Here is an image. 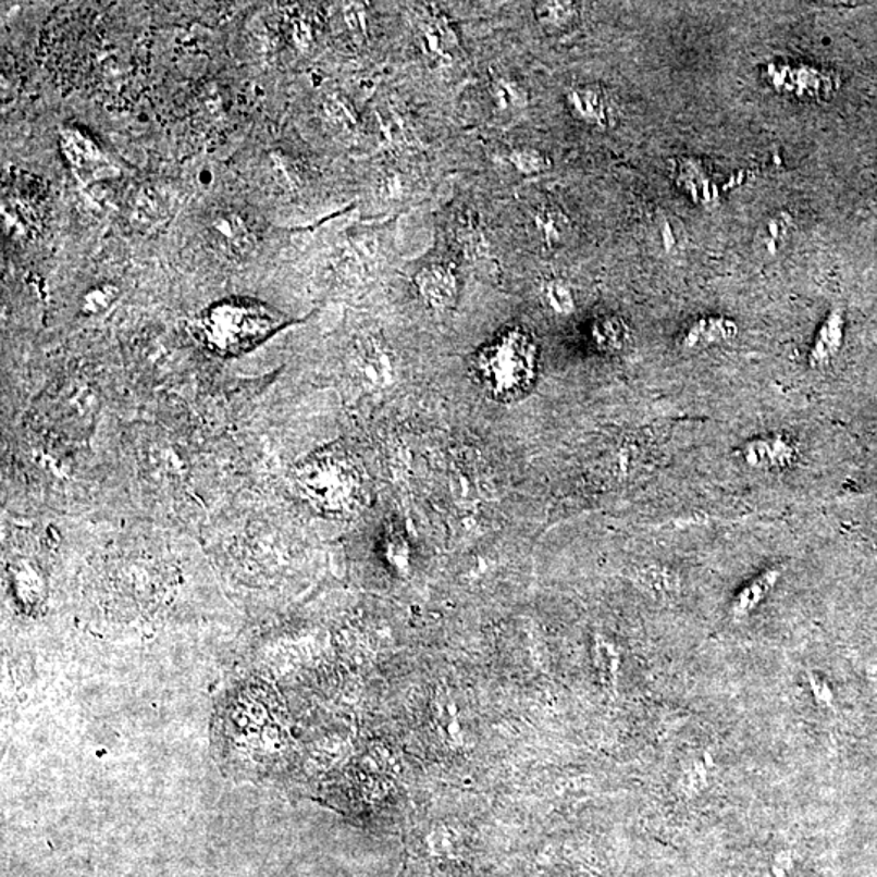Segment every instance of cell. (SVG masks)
<instances>
[{"instance_id":"obj_25","label":"cell","mask_w":877,"mask_h":877,"mask_svg":"<svg viewBox=\"0 0 877 877\" xmlns=\"http://www.w3.org/2000/svg\"><path fill=\"white\" fill-rule=\"evenodd\" d=\"M387 532L385 546H387L388 557H391L392 563L402 564L407 560L408 556L407 540H405L404 533L397 527H392Z\"/></svg>"},{"instance_id":"obj_21","label":"cell","mask_w":877,"mask_h":877,"mask_svg":"<svg viewBox=\"0 0 877 877\" xmlns=\"http://www.w3.org/2000/svg\"><path fill=\"white\" fill-rule=\"evenodd\" d=\"M790 226L791 219L787 213H777V215L770 217L766 221L763 230H761V240H763L768 254H775L783 246L788 234H790Z\"/></svg>"},{"instance_id":"obj_20","label":"cell","mask_w":877,"mask_h":877,"mask_svg":"<svg viewBox=\"0 0 877 877\" xmlns=\"http://www.w3.org/2000/svg\"><path fill=\"white\" fill-rule=\"evenodd\" d=\"M493 97L501 110H520L529 104L527 91L509 78H496L493 82Z\"/></svg>"},{"instance_id":"obj_26","label":"cell","mask_w":877,"mask_h":877,"mask_svg":"<svg viewBox=\"0 0 877 877\" xmlns=\"http://www.w3.org/2000/svg\"><path fill=\"white\" fill-rule=\"evenodd\" d=\"M810 682L811 689H813L814 695H816L817 704L824 705V707H830V705H832V692H830L827 682L823 681V679L814 675V672H810Z\"/></svg>"},{"instance_id":"obj_13","label":"cell","mask_w":877,"mask_h":877,"mask_svg":"<svg viewBox=\"0 0 877 877\" xmlns=\"http://www.w3.org/2000/svg\"><path fill=\"white\" fill-rule=\"evenodd\" d=\"M781 573H783V570H781L780 567H771V569L764 570L753 582L743 586V589L738 592V595L734 596L733 602H731V618H733L734 621H741V619L750 616L751 613L766 600V596L774 590V586L777 585Z\"/></svg>"},{"instance_id":"obj_14","label":"cell","mask_w":877,"mask_h":877,"mask_svg":"<svg viewBox=\"0 0 877 877\" xmlns=\"http://www.w3.org/2000/svg\"><path fill=\"white\" fill-rule=\"evenodd\" d=\"M358 369L368 381L384 385L392 378V362L384 346L374 339L362 343L358 349Z\"/></svg>"},{"instance_id":"obj_2","label":"cell","mask_w":877,"mask_h":877,"mask_svg":"<svg viewBox=\"0 0 877 877\" xmlns=\"http://www.w3.org/2000/svg\"><path fill=\"white\" fill-rule=\"evenodd\" d=\"M296 480L306 499L322 512L346 514L361 503V471L345 452L328 450L309 458Z\"/></svg>"},{"instance_id":"obj_7","label":"cell","mask_w":877,"mask_h":877,"mask_svg":"<svg viewBox=\"0 0 877 877\" xmlns=\"http://www.w3.org/2000/svg\"><path fill=\"white\" fill-rule=\"evenodd\" d=\"M570 114L583 124L608 128L613 124V110L608 97L596 85H577L566 95Z\"/></svg>"},{"instance_id":"obj_27","label":"cell","mask_w":877,"mask_h":877,"mask_svg":"<svg viewBox=\"0 0 877 877\" xmlns=\"http://www.w3.org/2000/svg\"><path fill=\"white\" fill-rule=\"evenodd\" d=\"M328 110L330 118H332L333 121L339 122V124L346 125V127L353 125V114L349 112V110H346L345 103H342V101H330Z\"/></svg>"},{"instance_id":"obj_11","label":"cell","mask_w":877,"mask_h":877,"mask_svg":"<svg viewBox=\"0 0 877 877\" xmlns=\"http://www.w3.org/2000/svg\"><path fill=\"white\" fill-rule=\"evenodd\" d=\"M209 230L217 246L230 256H246L252 249V231L236 213H217Z\"/></svg>"},{"instance_id":"obj_19","label":"cell","mask_w":877,"mask_h":877,"mask_svg":"<svg viewBox=\"0 0 877 877\" xmlns=\"http://www.w3.org/2000/svg\"><path fill=\"white\" fill-rule=\"evenodd\" d=\"M592 336L593 342L602 351H619L628 339V329L621 319L615 318V316H603L593 322Z\"/></svg>"},{"instance_id":"obj_3","label":"cell","mask_w":877,"mask_h":877,"mask_svg":"<svg viewBox=\"0 0 877 877\" xmlns=\"http://www.w3.org/2000/svg\"><path fill=\"white\" fill-rule=\"evenodd\" d=\"M535 368V345L520 330H510L483 349L477 365L484 387L501 400H516L529 392Z\"/></svg>"},{"instance_id":"obj_17","label":"cell","mask_w":877,"mask_h":877,"mask_svg":"<svg viewBox=\"0 0 877 877\" xmlns=\"http://www.w3.org/2000/svg\"><path fill=\"white\" fill-rule=\"evenodd\" d=\"M533 12L546 32H566L579 20V7L572 2H539Z\"/></svg>"},{"instance_id":"obj_1","label":"cell","mask_w":877,"mask_h":877,"mask_svg":"<svg viewBox=\"0 0 877 877\" xmlns=\"http://www.w3.org/2000/svg\"><path fill=\"white\" fill-rule=\"evenodd\" d=\"M256 685L237 689L227 695L217 718V738L224 759L231 766L256 771L270 754V738L275 734L269 705Z\"/></svg>"},{"instance_id":"obj_15","label":"cell","mask_w":877,"mask_h":877,"mask_svg":"<svg viewBox=\"0 0 877 877\" xmlns=\"http://www.w3.org/2000/svg\"><path fill=\"white\" fill-rule=\"evenodd\" d=\"M420 41L427 54L442 58L450 54L452 49L457 46V36L444 18L431 16L421 23Z\"/></svg>"},{"instance_id":"obj_8","label":"cell","mask_w":877,"mask_h":877,"mask_svg":"<svg viewBox=\"0 0 877 877\" xmlns=\"http://www.w3.org/2000/svg\"><path fill=\"white\" fill-rule=\"evenodd\" d=\"M740 333L737 322L725 316H705L692 322L682 332L679 345L685 351H699V349L711 348V346L721 345L731 342Z\"/></svg>"},{"instance_id":"obj_23","label":"cell","mask_w":877,"mask_h":877,"mask_svg":"<svg viewBox=\"0 0 877 877\" xmlns=\"http://www.w3.org/2000/svg\"><path fill=\"white\" fill-rule=\"evenodd\" d=\"M708 785V766L702 761H694L691 766L684 767L682 770L681 780H679L678 790L682 796L691 798L697 796L702 790Z\"/></svg>"},{"instance_id":"obj_9","label":"cell","mask_w":877,"mask_h":877,"mask_svg":"<svg viewBox=\"0 0 877 877\" xmlns=\"http://www.w3.org/2000/svg\"><path fill=\"white\" fill-rule=\"evenodd\" d=\"M418 292L430 308L450 309L457 301L458 285L454 270L447 265H430L417 275Z\"/></svg>"},{"instance_id":"obj_16","label":"cell","mask_w":877,"mask_h":877,"mask_svg":"<svg viewBox=\"0 0 877 877\" xmlns=\"http://www.w3.org/2000/svg\"><path fill=\"white\" fill-rule=\"evenodd\" d=\"M639 583L657 598H675L681 592V579L675 569L651 564L639 570Z\"/></svg>"},{"instance_id":"obj_22","label":"cell","mask_w":877,"mask_h":877,"mask_svg":"<svg viewBox=\"0 0 877 877\" xmlns=\"http://www.w3.org/2000/svg\"><path fill=\"white\" fill-rule=\"evenodd\" d=\"M510 161H512L516 170H519L522 174H527V176L545 173L551 166V161L545 153L536 150V148L529 147L516 148V150L510 153Z\"/></svg>"},{"instance_id":"obj_18","label":"cell","mask_w":877,"mask_h":877,"mask_svg":"<svg viewBox=\"0 0 877 877\" xmlns=\"http://www.w3.org/2000/svg\"><path fill=\"white\" fill-rule=\"evenodd\" d=\"M536 227L542 233L543 240L548 246H559L566 243L570 234V220L566 213L556 206L543 207L535 215Z\"/></svg>"},{"instance_id":"obj_6","label":"cell","mask_w":877,"mask_h":877,"mask_svg":"<svg viewBox=\"0 0 877 877\" xmlns=\"http://www.w3.org/2000/svg\"><path fill=\"white\" fill-rule=\"evenodd\" d=\"M738 455L753 470H785L796 461L798 445L787 434H771L744 442Z\"/></svg>"},{"instance_id":"obj_24","label":"cell","mask_w":877,"mask_h":877,"mask_svg":"<svg viewBox=\"0 0 877 877\" xmlns=\"http://www.w3.org/2000/svg\"><path fill=\"white\" fill-rule=\"evenodd\" d=\"M545 299L551 311L559 316L572 314L576 309L572 289L563 280H551L545 288Z\"/></svg>"},{"instance_id":"obj_10","label":"cell","mask_w":877,"mask_h":877,"mask_svg":"<svg viewBox=\"0 0 877 877\" xmlns=\"http://www.w3.org/2000/svg\"><path fill=\"white\" fill-rule=\"evenodd\" d=\"M672 180L691 196L694 202L714 203L718 197L714 173L697 160H678L672 163Z\"/></svg>"},{"instance_id":"obj_4","label":"cell","mask_w":877,"mask_h":877,"mask_svg":"<svg viewBox=\"0 0 877 877\" xmlns=\"http://www.w3.org/2000/svg\"><path fill=\"white\" fill-rule=\"evenodd\" d=\"M283 318L252 302H224L210 309L200 321V335L213 349L240 353L282 328Z\"/></svg>"},{"instance_id":"obj_5","label":"cell","mask_w":877,"mask_h":877,"mask_svg":"<svg viewBox=\"0 0 877 877\" xmlns=\"http://www.w3.org/2000/svg\"><path fill=\"white\" fill-rule=\"evenodd\" d=\"M764 77L768 87L794 100H830L840 87L836 72L801 62H770Z\"/></svg>"},{"instance_id":"obj_12","label":"cell","mask_w":877,"mask_h":877,"mask_svg":"<svg viewBox=\"0 0 877 877\" xmlns=\"http://www.w3.org/2000/svg\"><path fill=\"white\" fill-rule=\"evenodd\" d=\"M843 314L839 309L829 312L826 321L817 330L816 338L807 355V365L813 369H820L829 365L837 353L842 348L843 343Z\"/></svg>"}]
</instances>
